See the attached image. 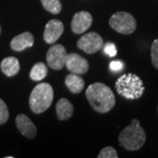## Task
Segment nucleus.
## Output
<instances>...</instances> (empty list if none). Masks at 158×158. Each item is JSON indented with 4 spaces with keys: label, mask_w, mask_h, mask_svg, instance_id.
<instances>
[{
    "label": "nucleus",
    "mask_w": 158,
    "mask_h": 158,
    "mask_svg": "<svg viewBox=\"0 0 158 158\" xmlns=\"http://www.w3.org/2000/svg\"><path fill=\"white\" fill-rule=\"evenodd\" d=\"M109 25L119 34H130L135 32L137 24L133 15L126 11H118L110 18Z\"/></svg>",
    "instance_id": "obj_5"
},
{
    "label": "nucleus",
    "mask_w": 158,
    "mask_h": 158,
    "mask_svg": "<svg viewBox=\"0 0 158 158\" xmlns=\"http://www.w3.org/2000/svg\"><path fill=\"white\" fill-rule=\"evenodd\" d=\"M118 141L120 146L131 151L138 150L144 145L146 134L138 119H132L131 124L121 131L118 135Z\"/></svg>",
    "instance_id": "obj_2"
},
{
    "label": "nucleus",
    "mask_w": 158,
    "mask_h": 158,
    "mask_svg": "<svg viewBox=\"0 0 158 158\" xmlns=\"http://www.w3.org/2000/svg\"><path fill=\"white\" fill-rule=\"evenodd\" d=\"M15 121L18 129L23 135L29 139H33L35 137L37 134V128L34 124V122L26 114L23 113L19 114Z\"/></svg>",
    "instance_id": "obj_11"
},
{
    "label": "nucleus",
    "mask_w": 158,
    "mask_h": 158,
    "mask_svg": "<svg viewBox=\"0 0 158 158\" xmlns=\"http://www.w3.org/2000/svg\"><path fill=\"white\" fill-rule=\"evenodd\" d=\"M56 110L57 118L60 120H67L72 117L74 113L73 105L64 98L58 100L56 106Z\"/></svg>",
    "instance_id": "obj_13"
},
{
    "label": "nucleus",
    "mask_w": 158,
    "mask_h": 158,
    "mask_svg": "<svg viewBox=\"0 0 158 158\" xmlns=\"http://www.w3.org/2000/svg\"><path fill=\"white\" fill-rule=\"evenodd\" d=\"M48 75V67L43 62L35 63L30 71V77L34 81H40L44 79Z\"/></svg>",
    "instance_id": "obj_16"
},
{
    "label": "nucleus",
    "mask_w": 158,
    "mask_h": 158,
    "mask_svg": "<svg viewBox=\"0 0 158 158\" xmlns=\"http://www.w3.org/2000/svg\"><path fill=\"white\" fill-rule=\"evenodd\" d=\"M92 24V16L88 11H79L74 15L71 21V29L75 34H81L90 28Z\"/></svg>",
    "instance_id": "obj_9"
},
{
    "label": "nucleus",
    "mask_w": 158,
    "mask_h": 158,
    "mask_svg": "<svg viewBox=\"0 0 158 158\" xmlns=\"http://www.w3.org/2000/svg\"><path fill=\"white\" fill-rule=\"evenodd\" d=\"M77 45L87 54H94L102 48L103 39L98 34L91 32L83 35L78 40Z\"/></svg>",
    "instance_id": "obj_7"
},
{
    "label": "nucleus",
    "mask_w": 158,
    "mask_h": 158,
    "mask_svg": "<svg viewBox=\"0 0 158 158\" xmlns=\"http://www.w3.org/2000/svg\"><path fill=\"white\" fill-rule=\"evenodd\" d=\"M67 56V51L63 46L55 44L47 53V62L51 69L59 70L64 67Z\"/></svg>",
    "instance_id": "obj_6"
},
{
    "label": "nucleus",
    "mask_w": 158,
    "mask_h": 158,
    "mask_svg": "<svg viewBox=\"0 0 158 158\" xmlns=\"http://www.w3.org/2000/svg\"><path fill=\"white\" fill-rule=\"evenodd\" d=\"M110 69L111 70L113 71H115V72H118V71H120L123 67H124V64L123 62H120V61H113V62H110Z\"/></svg>",
    "instance_id": "obj_22"
},
{
    "label": "nucleus",
    "mask_w": 158,
    "mask_h": 158,
    "mask_svg": "<svg viewBox=\"0 0 158 158\" xmlns=\"http://www.w3.org/2000/svg\"><path fill=\"white\" fill-rule=\"evenodd\" d=\"M0 34H1V27H0Z\"/></svg>",
    "instance_id": "obj_23"
},
{
    "label": "nucleus",
    "mask_w": 158,
    "mask_h": 158,
    "mask_svg": "<svg viewBox=\"0 0 158 158\" xmlns=\"http://www.w3.org/2000/svg\"><path fill=\"white\" fill-rule=\"evenodd\" d=\"M104 51L105 53L108 55L110 57L115 56L117 55V48H116V46L114 43L112 42H108L106 43L105 47H104Z\"/></svg>",
    "instance_id": "obj_21"
},
{
    "label": "nucleus",
    "mask_w": 158,
    "mask_h": 158,
    "mask_svg": "<svg viewBox=\"0 0 158 158\" xmlns=\"http://www.w3.org/2000/svg\"><path fill=\"white\" fill-rule=\"evenodd\" d=\"M0 68L2 72L6 76L11 77L16 76L19 69H20V65L19 62L16 57L9 56L5 58L0 64Z\"/></svg>",
    "instance_id": "obj_14"
},
{
    "label": "nucleus",
    "mask_w": 158,
    "mask_h": 158,
    "mask_svg": "<svg viewBox=\"0 0 158 158\" xmlns=\"http://www.w3.org/2000/svg\"><path fill=\"white\" fill-rule=\"evenodd\" d=\"M9 118V111L4 100L0 98V125L5 124Z\"/></svg>",
    "instance_id": "obj_19"
},
{
    "label": "nucleus",
    "mask_w": 158,
    "mask_h": 158,
    "mask_svg": "<svg viewBox=\"0 0 158 158\" xmlns=\"http://www.w3.org/2000/svg\"><path fill=\"white\" fill-rule=\"evenodd\" d=\"M34 43V37L29 32H25L15 36L11 41V49L15 51H23L24 49L31 48Z\"/></svg>",
    "instance_id": "obj_12"
},
{
    "label": "nucleus",
    "mask_w": 158,
    "mask_h": 158,
    "mask_svg": "<svg viewBox=\"0 0 158 158\" xmlns=\"http://www.w3.org/2000/svg\"><path fill=\"white\" fill-rule=\"evenodd\" d=\"M65 85L72 93H80L85 88V81L77 74H69L65 77Z\"/></svg>",
    "instance_id": "obj_15"
},
{
    "label": "nucleus",
    "mask_w": 158,
    "mask_h": 158,
    "mask_svg": "<svg viewBox=\"0 0 158 158\" xmlns=\"http://www.w3.org/2000/svg\"><path fill=\"white\" fill-rule=\"evenodd\" d=\"M44 9L53 14H58L62 11L60 0H40Z\"/></svg>",
    "instance_id": "obj_17"
},
{
    "label": "nucleus",
    "mask_w": 158,
    "mask_h": 158,
    "mask_svg": "<svg viewBox=\"0 0 158 158\" xmlns=\"http://www.w3.org/2000/svg\"><path fill=\"white\" fill-rule=\"evenodd\" d=\"M151 62L153 66L158 69V39L155 40L151 46Z\"/></svg>",
    "instance_id": "obj_20"
},
{
    "label": "nucleus",
    "mask_w": 158,
    "mask_h": 158,
    "mask_svg": "<svg viewBox=\"0 0 158 158\" xmlns=\"http://www.w3.org/2000/svg\"><path fill=\"white\" fill-rule=\"evenodd\" d=\"M64 26L58 19H51L47 23L43 33V39L48 44H54L63 33Z\"/></svg>",
    "instance_id": "obj_10"
},
{
    "label": "nucleus",
    "mask_w": 158,
    "mask_h": 158,
    "mask_svg": "<svg viewBox=\"0 0 158 158\" xmlns=\"http://www.w3.org/2000/svg\"><path fill=\"white\" fill-rule=\"evenodd\" d=\"M115 88L120 96L127 99L140 98L145 90L142 80L137 75L132 73L119 77L115 83Z\"/></svg>",
    "instance_id": "obj_3"
},
{
    "label": "nucleus",
    "mask_w": 158,
    "mask_h": 158,
    "mask_svg": "<svg viewBox=\"0 0 158 158\" xmlns=\"http://www.w3.org/2000/svg\"><path fill=\"white\" fill-rule=\"evenodd\" d=\"M118 154L113 147H106L99 152L98 158H117Z\"/></svg>",
    "instance_id": "obj_18"
},
{
    "label": "nucleus",
    "mask_w": 158,
    "mask_h": 158,
    "mask_svg": "<svg viewBox=\"0 0 158 158\" xmlns=\"http://www.w3.org/2000/svg\"><path fill=\"white\" fill-rule=\"evenodd\" d=\"M85 96L90 106L98 113H108L115 105L113 90L102 83L91 84L85 91Z\"/></svg>",
    "instance_id": "obj_1"
},
{
    "label": "nucleus",
    "mask_w": 158,
    "mask_h": 158,
    "mask_svg": "<svg viewBox=\"0 0 158 158\" xmlns=\"http://www.w3.org/2000/svg\"><path fill=\"white\" fill-rule=\"evenodd\" d=\"M54 98V90L49 84L41 83L32 90L29 97V106L33 113H44L51 106Z\"/></svg>",
    "instance_id": "obj_4"
},
{
    "label": "nucleus",
    "mask_w": 158,
    "mask_h": 158,
    "mask_svg": "<svg viewBox=\"0 0 158 158\" xmlns=\"http://www.w3.org/2000/svg\"><path fill=\"white\" fill-rule=\"evenodd\" d=\"M65 66L69 70L74 74H85L89 69V63L84 57L77 53H71L67 56Z\"/></svg>",
    "instance_id": "obj_8"
}]
</instances>
